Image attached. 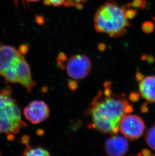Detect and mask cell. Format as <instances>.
<instances>
[{"label":"cell","instance_id":"1","mask_svg":"<svg viewBox=\"0 0 155 156\" xmlns=\"http://www.w3.org/2000/svg\"><path fill=\"white\" fill-rule=\"evenodd\" d=\"M104 89L98 91L86 111L90 120L88 127L103 134H115L122 118L133 110L123 96L112 93L111 83L106 82Z\"/></svg>","mask_w":155,"mask_h":156},{"label":"cell","instance_id":"2","mask_svg":"<svg viewBox=\"0 0 155 156\" xmlns=\"http://www.w3.org/2000/svg\"><path fill=\"white\" fill-rule=\"evenodd\" d=\"M0 76L6 82L19 83L30 93L36 86L29 65L22 52L12 46L0 43Z\"/></svg>","mask_w":155,"mask_h":156},{"label":"cell","instance_id":"3","mask_svg":"<svg viewBox=\"0 0 155 156\" xmlns=\"http://www.w3.org/2000/svg\"><path fill=\"white\" fill-rule=\"evenodd\" d=\"M130 9L109 0L98 9L94 21L98 33H104L112 37H119L126 34L132 19Z\"/></svg>","mask_w":155,"mask_h":156},{"label":"cell","instance_id":"4","mask_svg":"<svg viewBox=\"0 0 155 156\" xmlns=\"http://www.w3.org/2000/svg\"><path fill=\"white\" fill-rule=\"evenodd\" d=\"M11 91L10 87L0 90V134H6L9 140L13 139L21 128L27 126Z\"/></svg>","mask_w":155,"mask_h":156},{"label":"cell","instance_id":"5","mask_svg":"<svg viewBox=\"0 0 155 156\" xmlns=\"http://www.w3.org/2000/svg\"><path fill=\"white\" fill-rule=\"evenodd\" d=\"M145 122L137 115L126 114L122 118L119 130L124 137L129 140L139 139L145 131Z\"/></svg>","mask_w":155,"mask_h":156},{"label":"cell","instance_id":"6","mask_svg":"<svg viewBox=\"0 0 155 156\" xmlns=\"http://www.w3.org/2000/svg\"><path fill=\"white\" fill-rule=\"evenodd\" d=\"M67 74L75 80H83L90 73L92 63L89 58L84 55H75L71 56L66 65Z\"/></svg>","mask_w":155,"mask_h":156},{"label":"cell","instance_id":"7","mask_svg":"<svg viewBox=\"0 0 155 156\" xmlns=\"http://www.w3.org/2000/svg\"><path fill=\"white\" fill-rule=\"evenodd\" d=\"M50 108L43 101L34 100L30 102L24 109L25 118L33 124L44 122L50 116Z\"/></svg>","mask_w":155,"mask_h":156},{"label":"cell","instance_id":"8","mask_svg":"<svg viewBox=\"0 0 155 156\" xmlns=\"http://www.w3.org/2000/svg\"><path fill=\"white\" fill-rule=\"evenodd\" d=\"M127 139L124 136L113 134L106 140L104 150L107 155L121 156L126 155L129 151Z\"/></svg>","mask_w":155,"mask_h":156},{"label":"cell","instance_id":"9","mask_svg":"<svg viewBox=\"0 0 155 156\" xmlns=\"http://www.w3.org/2000/svg\"><path fill=\"white\" fill-rule=\"evenodd\" d=\"M140 95L151 103H155V76L151 75L142 78L139 83Z\"/></svg>","mask_w":155,"mask_h":156},{"label":"cell","instance_id":"10","mask_svg":"<svg viewBox=\"0 0 155 156\" xmlns=\"http://www.w3.org/2000/svg\"><path fill=\"white\" fill-rule=\"evenodd\" d=\"M27 147L24 151L23 156H50V154L46 149L41 147H31L27 144Z\"/></svg>","mask_w":155,"mask_h":156},{"label":"cell","instance_id":"11","mask_svg":"<svg viewBox=\"0 0 155 156\" xmlns=\"http://www.w3.org/2000/svg\"><path fill=\"white\" fill-rule=\"evenodd\" d=\"M146 140L148 146L155 150V125L148 130L146 136Z\"/></svg>","mask_w":155,"mask_h":156},{"label":"cell","instance_id":"12","mask_svg":"<svg viewBox=\"0 0 155 156\" xmlns=\"http://www.w3.org/2000/svg\"><path fill=\"white\" fill-rule=\"evenodd\" d=\"M88 0H66L64 5L66 7L76 8L77 9H82L84 4Z\"/></svg>","mask_w":155,"mask_h":156},{"label":"cell","instance_id":"13","mask_svg":"<svg viewBox=\"0 0 155 156\" xmlns=\"http://www.w3.org/2000/svg\"><path fill=\"white\" fill-rule=\"evenodd\" d=\"M146 2L145 0H133L132 3H129L128 5L129 7H133L135 8H139L140 9H143L146 7Z\"/></svg>","mask_w":155,"mask_h":156},{"label":"cell","instance_id":"14","mask_svg":"<svg viewBox=\"0 0 155 156\" xmlns=\"http://www.w3.org/2000/svg\"><path fill=\"white\" fill-rule=\"evenodd\" d=\"M66 0H44V5L46 6L59 7L64 4Z\"/></svg>","mask_w":155,"mask_h":156},{"label":"cell","instance_id":"15","mask_svg":"<svg viewBox=\"0 0 155 156\" xmlns=\"http://www.w3.org/2000/svg\"><path fill=\"white\" fill-rule=\"evenodd\" d=\"M142 30L146 34H150L154 30V24L149 21H146L143 23L142 25Z\"/></svg>","mask_w":155,"mask_h":156},{"label":"cell","instance_id":"16","mask_svg":"<svg viewBox=\"0 0 155 156\" xmlns=\"http://www.w3.org/2000/svg\"><path fill=\"white\" fill-rule=\"evenodd\" d=\"M24 1L28 2H35L39 1L40 0H24Z\"/></svg>","mask_w":155,"mask_h":156},{"label":"cell","instance_id":"17","mask_svg":"<svg viewBox=\"0 0 155 156\" xmlns=\"http://www.w3.org/2000/svg\"><path fill=\"white\" fill-rule=\"evenodd\" d=\"M154 20H155V18H154Z\"/></svg>","mask_w":155,"mask_h":156},{"label":"cell","instance_id":"18","mask_svg":"<svg viewBox=\"0 0 155 156\" xmlns=\"http://www.w3.org/2000/svg\"><path fill=\"white\" fill-rule=\"evenodd\" d=\"M0 155H1V153H0Z\"/></svg>","mask_w":155,"mask_h":156}]
</instances>
